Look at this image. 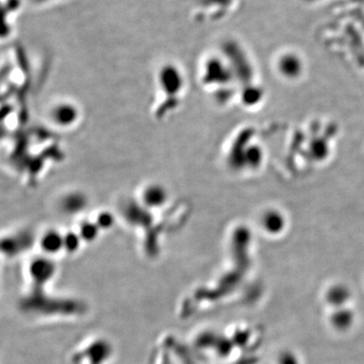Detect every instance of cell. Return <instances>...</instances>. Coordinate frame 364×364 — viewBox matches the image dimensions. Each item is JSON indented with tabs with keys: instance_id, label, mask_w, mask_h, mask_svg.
Listing matches in <instances>:
<instances>
[{
	"instance_id": "cell-9",
	"label": "cell",
	"mask_w": 364,
	"mask_h": 364,
	"mask_svg": "<svg viewBox=\"0 0 364 364\" xmlns=\"http://www.w3.org/2000/svg\"><path fill=\"white\" fill-rule=\"evenodd\" d=\"M97 225L100 230L109 229L114 223V215L109 212H102L97 218Z\"/></svg>"
},
{
	"instance_id": "cell-5",
	"label": "cell",
	"mask_w": 364,
	"mask_h": 364,
	"mask_svg": "<svg viewBox=\"0 0 364 364\" xmlns=\"http://www.w3.org/2000/svg\"><path fill=\"white\" fill-rule=\"evenodd\" d=\"M260 223L261 226L268 233L277 234L284 229L286 220H284V215L279 212V210L268 208L261 215Z\"/></svg>"
},
{
	"instance_id": "cell-3",
	"label": "cell",
	"mask_w": 364,
	"mask_h": 364,
	"mask_svg": "<svg viewBox=\"0 0 364 364\" xmlns=\"http://www.w3.org/2000/svg\"><path fill=\"white\" fill-rule=\"evenodd\" d=\"M158 83L167 95H176L183 90L184 79L178 69L173 66H167L160 70Z\"/></svg>"
},
{
	"instance_id": "cell-1",
	"label": "cell",
	"mask_w": 364,
	"mask_h": 364,
	"mask_svg": "<svg viewBox=\"0 0 364 364\" xmlns=\"http://www.w3.org/2000/svg\"><path fill=\"white\" fill-rule=\"evenodd\" d=\"M50 119L59 128H70L78 121L80 114L78 107L69 102H60L50 109Z\"/></svg>"
},
{
	"instance_id": "cell-8",
	"label": "cell",
	"mask_w": 364,
	"mask_h": 364,
	"mask_svg": "<svg viewBox=\"0 0 364 364\" xmlns=\"http://www.w3.org/2000/svg\"><path fill=\"white\" fill-rule=\"evenodd\" d=\"M100 230L97 223L85 222L79 228V236L85 240H92V239L97 238Z\"/></svg>"
},
{
	"instance_id": "cell-7",
	"label": "cell",
	"mask_w": 364,
	"mask_h": 364,
	"mask_svg": "<svg viewBox=\"0 0 364 364\" xmlns=\"http://www.w3.org/2000/svg\"><path fill=\"white\" fill-rule=\"evenodd\" d=\"M86 203H86L85 196L81 195L80 193H67L62 198L60 207L63 212L68 214H77L79 212H82Z\"/></svg>"
},
{
	"instance_id": "cell-6",
	"label": "cell",
	"mask_w": 364,
	"mask_h": 364,
	"mask_svg": "<svg viewBox=\"0 0 364 364\" xmlns=\"http://www.w3.org/2000/svg\"><path fill=\"white\" fill-rule=\"evenodd\" d=\"M40 246L46 253H58L64 248V236L55 230H48L41 236Z\"/></svg>"
},
{
	"instance_id": "cell-4",
	"label": "cell",
	"mask_w": 364,
	"mask_h": 364,
	"mask_svg": "<svg viewBox=\"0 0 364 364\" xmlns=\"http://www.w3.org/2000/svg\"><path fill=\"white\" fill-rule=\"evenodd\" d=\"M304 65L301 59L294 54H287L277 62V71L287 80H296L303 74Z\"/></svg>"
},
{
	"instance_id": "cell-10",
	"label": "cell",
	"mask_w": 364,
	"mask_h": 364,
	"mask_svg": "<svg viewBox=\"0 0 364 364\" xmlns=\"http://www.w3.org/2000/svg\"><path fill=\"white\" fill-rule=\"evenodd\" d=\"M79 240H81L80 236L79 234L71 233L64 235V248L67 249H75L77 247L79 244Z\"/></svg>"
},
{
	"instance_id": "cell-2",
	"label": "cell",
	"mask_w": 364,
	"mask_h": 364,
	"mask_svg": "<svg viewBox=\"0 0 364 364\" xmlns=\"http://www.w3.org/2000/svg\"><path fill=\"white\" fill-rule=\"evenodd\" d=\"M169 200L168 189L163 184L153 183L147 184L141 193V202L144 205L152 210H158L166 205Z\"/></svg>"
}]
</instances>
